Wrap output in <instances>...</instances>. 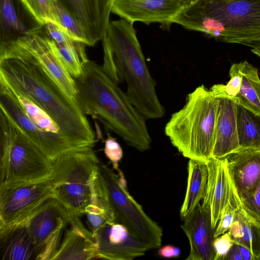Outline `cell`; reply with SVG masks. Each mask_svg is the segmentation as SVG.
<instances>
[{
	"instance_id": "cell-29",
	"label": "cell",
	"mask_w": 260,
	"mask_h": 260,
	"mask_svg": "<svg viewBox=\"0 0 260 260\" xmlns=\"http://www.w3.org/2000/svg\"><path fill=\"white\" fill-rule=\"evenodd\" d=\"M30 12L44 25L48 21L56 23L54 16L56 0H23Z\"/></svg>"
},
{
	"instance_id": "cell-27",
	"label": "cell",
	"mask_w": 260,
	"mask_h": 260,
	"mask_svg": "<svg viewBox=\"0 0 260 260\" xmlns=\"http://www.w3.org/2000/svg\"><path fill=\"white\" fill-rule=\"evenodd\" d=\"M54 44L57 53L70 74L74 79L79 77L82 73L84 63L89 60L85 52L86 45L77 40L68 44Z\"/></svg>"
},
{
	"instance_id": "cell-22",
	"label": "cell",
	"mask_w": 260,
	"mask_h": 260,
	"mask_svg": "<svg viewBox=\"0 0 260 260\" xmlns=\"http://www.w3.org/2000/svg\"><path fill=\"white\" fill-rule=\"evenodd\" d=\"M2 260L37 259L35 244L24 225H20L0 234Z\"/></svg>"
},
{
	"instance_id": "cell-6",
	"label": "cell",
	"mask_w": 260,
	"mask_h": 260,
	"mask_svg": "<svg viewBox=\"0 0 260 260\" xmlns=\"http://www.w3.org/2000/svg\"><path fill=\"white\" fill-rule=\"evenodd\" d=\"M0 186L49 178L52 161L0 111Z\"/></svg>"
},
{
	"instance_id": "cell-16",
	"label": "cell",
	"mask_w": 260,
	"mask_h": 260,
	"mask_svg": "<svg viewBox=\"0 0 260 260\" xmlns=\"http://www.w3.org/2000/svg\"><path fill=\"white\" fill-rule=\"evenodd\" d=\"M206 164L208 180L204 199L209 203L212 225L215 229L226 206L231 204L236 212L242 207L230 178L225 158L217 159L212 157Z\"/></svg>"
},
{
	"instance_id": "cell-11",
	"label": "cell",
	"mask_w": 260,
	"mask_h": 260,
	"mask_svg": "<svg viewBox=\"0 0 260 260\" xmlns=\"http://www.w3.org/2000/svg\"><path fill=\"white\" fill-rule=\"evenodd\" d=\"M68 223L66 210L55 198H51L18 226L24 225L32 238L37 249V259L50 260L60 245L62 233Z\"/></svg>"
},
{
	"instance_id": "cell-5",
	"label": "cell",
	"mask_w": 260,
	"mask_h": 260,
	"mask_svg": "<svg viewBox=\"0 0 260 260\" xmlns=\"http://www.w3.org/2000/svg\"><path fill=\"white\" fill-rule=\"evenodd\" d=\"M216 111L217 100L211 91L204 85L198 86L172 115L165 134L183 156L206 162L212 157Z\"/></svg>"
},
{
	"instance_id": "cell-39",
	"label": "cell",
	"mask_w": 260,
	"mask_h": 260,
	"mask_svg": "<svg viewBox=\"0 0 260 260\" xmlns=\"http://www.w3.org/2000/svg\"><path fill=\"white\" fill-rule=\"evenodd\" d=\"M243 260H255L251 252L245 246L238 244Z\"/></svg>"
},
{
	"instance_id": "cell-1",
	"label": "cell",
	"mask_w": 260,
	"mask_h": 260,
	"mask_svg": "<svg viewBox=\"0 0 260 260\" xmlns=\"http://www.w3.org/2000/svg\"><path fill=\"white\" fill-rule=\"evenodd\" d=\"M74 79L75 100L85 115L99 120L128 146L140 151L150 149L152 140L146 120L102 66L89 59L84 63L81 75Z\"/></svg>"
},
{
	"instance_id": "cell-36",
	"label": "cell",
	"mask_w": 260,
	"mask_h": 260,
	"mask_svg": "<svg viewBox=\"0 0 260 260\" xmlns=\"http://www.w3.org/2000/svg\"><path fill=\"white\" fill-rule=\"evenodd\" d=\"M236 211L231 204L222 211L214 232V238L227 232L232 224Z\"/></svg>"
},
{
	"instance_id": "cell-35",
	"label": "cell",
	"mask_w": 260,
	"mask_h": 260,
	"mask_svg": "<svg viewBox=\"0 0 260 260\" xmlns=\"http://www.w3.org/2000/svg\"><path fill=\"white\" fill-rule=\"evenodd\" d=\"M241 207L250 216L260 221V183L253 193L241 202Z\"/></svg>"
},
{
	"instance_id": "cell-33",
	"label": "cell",
	"mask_w": 260,
	"mask_h": 260,
	"mask_svg": "<svg viewBox=\"0 0 260 260\" xmlns=\"http://www.w3.org/2000/svg\"><path fill=\"white\" fill-rule=\"evenodd\" d=\"M230 80L226 85H224L226 94L234 98L238 94L242 81L241 72V63H234L232 64L230 72Z\"/></svg>"
},
{
	"instance_id": "cell-25",
	"label": "cell",
	"mask_w": 260,
	"mask_h": 260,
	"mask_svg": "<svg viewBox=\"0 0 260 260\" xmlns=\"http://www.w3.org/2000/svg\"><path fill=\"white\" fill-rule=\"evenodd\" d=\"M236 121L240 149H260V114L237 101Z\"/></svg>"
},
{
	"instance_id": "cell-31",
	"label": "cell",
	"mask_w": 260,
	"mask_h": 260,
	"mask_svg": "<svg viewBox=\"0 0 260 260\" xmlns=\"http://www.w3.org/2000/svg\"><path fill=\"white\" fill-rule=\"evenodd\" d=\"M42 29L45 35L57 45L70 44L76 40L59 24L52 21L43 25Z\"/></svg>"
},
{
	"instance_id": "cell-40",
	"label": "cell",
	"mask_w": 260,
	"mask_h": 260,
	"mask_svg": "<svg viewBox=\"0 0 260 260\" xmlns=\"http://www.w3.org/2000/svg\"><path fill=\"white\" fill-rule=\"evenodd\" d=\"M251 48L252 52L260 57V42L253 45Z\"/></svg>"
},
{
	"instance_id": "cell-23",
	"label": "cell",
	"mask_w": 260,
	"mask_h": 260,
	"mask_svg": "<svg viewBox=\"0 0 260 260\" xmlns=\"http://www.w3.org/2000/svg\"><path fill=\"white\" fill-rule=\"evenodd\" d=\"M186 192L180 209L183 219L205 198L208 180V169L206 162L189 159Z\"/></svg>"
},
{
	"instance_id": "cell-20",
	"label": "cell",
	"mask_w": 260,
	"mask_h": 260,
	"mask_svg": "<svg viewBox=\"0 0 260 260\" xmlns=\"http://www.w3.org/2000/svg\"><path fill=\"white\" fill-rule=\"evenodd\" d=\"M70 229L65 234L50 260H88L98 258L96 245L91 232L85 228L80 217H70Z\"/></svg>"
},
{
	"instance_id": "cell-14",
	"label": "cell",
	"mask_w": 260,
	"mask_h": 260,
	"mask_svg": "<svg viewBox=\"0 0 260 260\" xmlns=\"http://www.w3.org/2000/svg\"><path fill=\"white\" fill-rule=\"evenodd\" d=\"M0 107L3 112L52 161L69 152L41 131L25 113L11 90L0 82Z\"/></svg>"
},
{
	"instance_id": "cell-7",
	"label": "cell",
	"mask_w": 260,
	"mask_h": 260,
	"mask_svg": "<svg viewBox=\"0 0 260 260\" xmlns=\"http://www.w3.org/2000/svg\"><path fill=\"white\" fill-rule=\"evenodd\" d=\"M93 148L69 151L52 161L54 198L69 218L82 216L89 203L91 178L100 162Z\"/></svg>"
},
{
	"instance_id": "cell-18",
	"label": "cell",
	"mask_w": 260,
	"mask_h": 260,
	"mask_svg": "<svg viewBox=\"0 0 260 260\" xmlns=\"http://www.w3.org/2000/svg\"><path fill=\"white\" fill-rule=\"evenodd\" d=\"M23 0H0V47L42 30Z\"/></svg>"
},
{
	"instance_id": "cell-26",
	"label": "cell",
	"mask_w": 260,
	"mask_h": 260,
	"mask_svg": "<svg viewBox=\"0 0 260 260\" xmlns=\"http://www.w3.org/2000/svg\"><path fill=\"white\" fill-rule=\"evenodd\" d=\"M242 81L237 101L260 114V78L257 69L247 61L240 62Z\"/></svg>"
},
{
	"instance_id": "cell-8",
	"label": "cell",
	"mask_w": 260,
	"mask_h": 260,
	"mask_svg": "<svg viewBox=\"0 0 260 260\" xmlns=\"http://www.w3.org/2000/svg\"><path fill=\"white\" fill-rule=\"evenodd\" d=\"M115 221L124 225L136 237L151 249L159 248L162 230L145 212L142 207L119 183L118 175L101 162L99 165Z\"/></svg>"
},
{
	"instance_id": "cell-9",
	"label": "cell",
	"mask_w": 260,
	"mask_h": 260,
	"mask_svg": "<svg viewBox=\"0 0 260 260\" xmlns=\"http://www.w3.org/2000/svg\"><path fill=\"white\" fill-rule=\"evenodd\" d=\"M9 58L25 60L38 65L69 96L75 100V80L62 62L54 43L43 29L0 47V61Z\"/></svg>"
},
{
	"instance_id": "cell-12",
	"label": "cell",
	"mask_w": 260,
	"mask_h": 260,
	"mask_svg": "<svg viewBox=\"0 0 260 260\" xmlns=\"http://www.w3.org/2000/svg\"><path fill=\"white\" fill-rule=\"evenodd\" d=\"M98 258L133 260L144 255L149 247L133 235L123 224L109 222L93 235Z\"/></svg>"
},
{
	"instance_id": "cell-15",
	"label": "cell",
	"mask_w": 260,
	"mask_h": 260,
	"mask_svg": "<svg viewBox=\"0 0 260 260\" xmlns=\"http://www.w3.org/2000/svg\"><path fill=\"white\" fill-rule=\"evenodd\" d=\"M181 225L189 242L190 252L186 260H214L213 247L215 229L212 225L210 205L203 200L202 204L182 219Z\"/></svg>"
},
{
	"instance_id": "cell-17",
	"label": "cell",
	"mask_w": 260,
	"mask_h": 260,
	"mask_svg": "<svg viewBox=\"0 0 260 260\" xmlns=\"http://www.w3.org/2000/svg\"><path fill=\"white\" fill-rule=\"evenodd\" d=\"M182 7L180 0H114L111 12L133 23L158 22L169 28L171 18Z\"/></svg>"
},
{
	"instance_id": "cell-13",
	"label": "cell",
	"mask_w": 260,
	"mask_h": 260,
	"mask_svg": "<svg viewBox=\"0 0 260 260\" xmlns=\"http://www.w3.org/2000/svg\"><path fill=\"white\" fill-rule=\"evenodd\" d=\"M210 90L217 100L212 157L221 159L240 149L236 121L237 100L226 94L224 84H214Z\"/></svg>"
},
{
	"instance_id": "cell-19",
	"label": "cell",
	"mask_w": 260,
	"mask_h": 260,
	"mask_svg": "<svg viewBox=\"0 0 260 260\" xmlns=\"http://www.w3.org/2000/svg\"><path fill=\"white\" fill-rule=\"evenodd\" d=\"M225 158L230 178L241 204L260 183V149H240Z\"/></svg>"
},
{
	"instance_id": "cell-21",
	"label": "cell",
	"mask_w": 260,
	"mask_h": 260,
	"mask_svg": "<svg viewBox=\"0 0 260 260\" xmlns=\"http://www.w3.org/2000/svg\"><path fill=\"white\" fill-rule=\"evenodd\" d=\"M58 1L82 25L90 46L103 40L107 28L103 21L99 0Z\"/></svg>"
},
{
	"instance_id": "cell-34",
	"label": "cell",
	"mask_w": 260,
	"mask_h": 260,
	"mask_svg": "<svg viewBox=\"0 0 260 260\" xmlns=\"http://www.w3.org/2000/svg\"><path fill=\"white\" fill-rule=\"evenodd\" d=\"M233 244L234 241L228 232L214 238L213 242L215 252L214 260H225L226 254Z\"/></svg>"
},
{
	"instance_id": "cell-28",
	"label": "cell",
	"mask_w": 260,
	"mask_h": 260,
	"mask_svg": "<svg viewBox=\"0 0 260 260\" xmlns=\"http://www.w3.org/2000/svg\"><path fill=\"white\" fill-rule=\"evenodd\" d=\"M54 16L59 24L74 39L89 46L86 33L80 23L58 1L55 3Z\"/></svg>"
},
{
	"instance_id": "cell-37",
	"label": "cell",
	"mask_w": 260,
	"mask_h": 260,
	"mask_svg": "<svg viewBox=\"0 0 260 260\" xmlns=\"http://www.w3.org/2000/svg\"><path fill=\"white\" fill-rule=\"evenodd\" d=\"M181 254L180 249L173 245H166L160 247L157 251V254L164 258H177Z\"/></svg>"
},
{
	"instance_id": "cell-41",
	"label": "cell",
	"mask_w": 260,
	"mask_h": 260,
	"mask_svg": "<svg viewBox=\"0 0 260 260\" xmlns=\"http://www.w3.org/2000/svg\"><path fill=\"white\" fill-rule=\"evenodd\" d=\"M183 5V6L189 5L197 0H180Z\"/></svg>"
},
{
	"instance_id": "cell-30",
	"label": "cell",
	"mask_w": 260,
	"mask_h": 260,
	"mask_svg": "<svg viewBox=\"0 0 260 260\" xmlns=\"http://www.w3.org/2000/svg\"><path fill=\"white\" fill-rule=\"evenodd\" d=\"M84 214L92 235L106 224L115 222L104 210L90 203L86 206Z\"/></svg>"
},
{
	"instance_id": "cell-3",
	"label": "cell",
	"mask_w": 260,
	"mask_h": 260,
	"mask_svg": "<svg viewBox=\"0 0 260 260\" xmlns=\"http://www.w3.org/2000/svg\"><path fill=\"white\" fill-rule=\"evenodd\" d=\"M134 23L125 19L110 22L102 40L104 72L117 83L123 81L126 93L146 120L165 114L137 38Z\"/></svg>"
},
{
	"instance_id": "cell-38",
	"label": "cell",
	"mask_w": 260,
	"mask_h": 260,
	"mask_svg": "<svg viewBox=\"0 0 260 260\" xmlns=\"http://www.w3.org/2000/svg\"><path fill=\"white\" fill-rule=\"evenodd\" d=\"M225 260H243L237 243L234 242L226 254Z\"/></svg>"
},
{
	"instance_id": "cell-32",
	"label": "cell",
	"mask_w": 260,
	"mask_h": 260,
	"mask_svg": "<svg viewBox=\"0 0 260 260\" xmlns=\"http://www.w3.org/2000/svg\"><path fill=\"white\" fill-rule=\"evenodd\" d=\"M104 153L111 162L113 168L118 171L120 169L119 162L123 157V150L116 139L109 133L107 134V138L105 141Z\"/></svg>"
},
{
	"instance_id": "cell-24",
	"label": "cell",
	"mask_w": 260,
	"mask_h": 260,
	"mask_svg": "<svg viewBox=\"0 0 260 260\" xmlns=\"http://www.w3.org/2000/svg\"><path fill=\"white\" fill-rule=\"evenodd\" d=\"M228 233L234 243L248 249L255 260L260 259V221L241 208L236 212Z\"/></svg>"
},
{
	"instance_id": "cell-2",
	"label": "cell",
	"mask_w": 260,
	"mask_h": 260,
	"mask_svg": "<svg viewBox=\"0 0 260 260\" xmlns=\"http://www.w3.org/2000/svg\"><path fill=\"white\" fill-rule=\"evenodd\" d=\"M0 82L43 109L76 147L94 146L95 134L85 115L41 67L25 60H3Z\"/></svg>"
},
{
	"instance_id": "cell-4",
	"label": "cell",
	"mask_w": 260,
	"mask_h": 260,
	"mask_svg": "<svg viewBox=\"0 0 260 260\" xmlns=\"http://www.w3.org/2000/svg\"><path fill=\"white\" fill-rule=\"evenodd\" d=\"M171 22L251 47L260 42V0H197L182 7Z\"/></svg>"
},
{
	"instance_id": "cell-10",
	"label": "cell",
	"mask_w": 260,
	"mask_h": 260,
	"mask_svg": "<svg viewBox=\"0 0 260 260\" xmlns=\"http://www.w3.org/2000/svg\"><path fill=\"white\" fill-rule=\"evenodd\" d=\"M51 198H54V186L49 178L0 186V234L20 225Z\"/></svg>"
}]
</instances>
